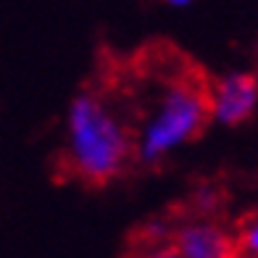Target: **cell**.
Masks as SVG:
<instances>
[{
	"instance_id": "1",
	"label": "cell",
	"mask_w": 258,
	"mask_h": 258,
	"mask_svg": "<svg viewBox=\"0 0 258 258\" xmlns=\"http://www.w3.org/2000/svg\"><path fill=\"white\" fill-rule=\"evenodd\" d=\"M135 158V132L98 92H82L66 111V161L90 184L111 182Z\"/></svg>"
},
{
	"instance_id": "2",
	"label": "cell",
	"mask_w": 258,
	"mask_h": 258,
	"mask_svg": "<svg viewBox=\"0 0 258 258\" xmlns=\"http://www.w3.org/2000/svg\"><path fill=\"white\" fill-rule=\"evenodd\" d=\"M208 119L206 87L195 77H174L161 87L135 129V158L161 163L201 135Z\"/></svg>"
},
{
	"instance_id": "3",
	"label": "cell",
	"mask_w": 258,
	"mask_h": 258,
	"mask_svg": "<svg viewBox=\"0 0 258 258\" xmlns=\"http://www.w3.org/2000/svg\"><path fill=\"white\" fill-rule=\"evenodd\" d=\"M208 95V116L224 126H237L258 111V79L253 74L232 72L219 77Z\"/></svg>"
},
{
	"instance_id": "4",
	"label": "cell",
	"mask_w": 258,
	"mask_h": 258,
	"mask_svg": "<svg viewBox=\"0 0 258 258\" xmlns=\"http://www.w3.org/2000/svg\"><path fill=\"white\" fill-rule=\"evenodd\" d=\"M171 248L179 258H237L234 234L211 216H192L171 229Z\"/></svg>"
},
{
	"instance_id": "5",
	"label": "cell",
	"mask_w": 258,
	"mask_h": 258,
	"mask_svg": "<svg viewBox=\"0 0 258 258\" xmlns=\"http://www.w3.org/2000/svg\"><path fill=\"white\" fill-rule=\"evenodd\" d=\"M234 234V248H237V255L242 258H258V214H248Z\"/></svg>"
},
{
	"instance_id": "6",
	"label": "cell",
	"mask_w": 258,
	"mask_h": 258,
	"mask_svg": "<svg viewBox=\"0 0 258 258\" xmlns=\"http://www.w3.org/2000/svg\"><path fill=\"white\" fill-rule=\"evenodd\" d=\"M135 258H179V253L171 248L169 240H163V242H145V240H140V250L135 253Z\"/></svg>"
},
{
	"instance_id": "7",
	"label": "cell",
	"mask_w": 258,
	"mask_h": 258,
	"mask_svg": "<svg viewBox=\"0 0 258 258\" xmlns=\"http://www.w3.org/2000/svg\"><path fill=\"white\" fill-rule=\"evenodd\" d=\"M166 3H169V6H174V8H187V6L192 3V0H166Z\"/></svg>"
},
{
	"instance_id": "8",
	"label": "cell",
	"mask_w": 258,
	"mask_h": 258,
	"mask_svg": "<svg viewBox=\"0 0 258 258\" xmlns=\"http://www.w3.org/2000/svg\"><path fill=\"white\" fill-rule=\"evenodd\" d=\"M237 258H242V255H237Z\"/></svg>"
}]
</instances>
